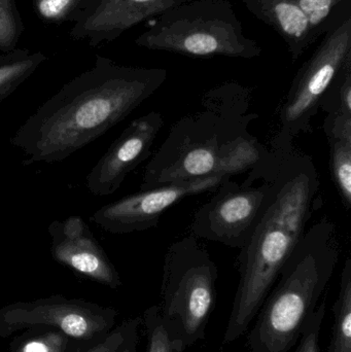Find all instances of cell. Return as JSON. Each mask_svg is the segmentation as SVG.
I'll use <instances>...</instances> for the list:
<instances>
[{"label":"cell","instance_id":"obj_18","mask_svg":"<svg viewBox=\"0 0 351 352\" xmlns=\"http://www.w3.org/2000/svg\"><path fill=\"white\" fill-rule=\"evenodd\" d=\"M71 340L57 329H29L12 341L10 352H71Z\"/></svg>","mask_w":351,"mask_h":352},{"label":"cell","instance_id":"obj_28","mask_svg":"<svg viewBox=\"0 0 351 352\" xmlns=\"http://www.w3.org/2000/svg\"><path fill=\"white\" fill-rule=\"evenodd\" d=\"M80 347L78 346V347H76V349H74L73 351H72L71 352H80Z\"/></svg>","mask_w":351,"mask_h":352},{"label":"cell","instance_id":"obj_22","mask_svg":"<svg viewBox=\"0 0 351 352\" xmlns=\"http://www.w3.org/2000/svg\"><path fill=\"white\" fill-rule=\"evenodd\" d=\"M142 324L148 339L146 352H174L161 322L158 306H150L144 311Z\"/></svg>","mask_w":351,"mask_h":352},{"label":"cell","instance_id":"obj_3","mask_svg":"<svg viewBox=\"0 0 351 352\" xmlns=\"http://www.w3.org/2000/svg\"><path fill=\"white\" fill-rule=\"evenodd\" d=\"M247 91L227 82L206 93L205 111L172 126L146 165L140 190L210 175L233 176L257 166L268 153L247 130L258 116L233 109Z\"/></svg>","mask_w":351,"mask_h":352},{"label":"cell","instance_id":"obj_19","mask_svg":"<svg viewBox=\"0 0 351 352\" xmlns=\"http://www.w3.org/2000/svg\"><path fill=\"white\" fill-rule=\"evenodd\" d=\"M332 180L346 210L351 208V142L329 140Z\"/></svg>","mask_w":351,"mask_h":352},{"label":"cell","instance_id":"obj_15","mask_svg":"<svg viewBox=\"0 0 351 352\" xmlns=\"http://www.w3.org/2000/svg\"><path fill=\"white\" fill-rule=\"evenodd\" d=\"M43 52L14 49L0 55V102L24 84L45 61Z\"/></svg>","mask_w":351,"mask_h":352},{"label":"cell","instance_id":"obj_7","mask_svg":"<svg viewBox=\"0 0 351 352\" xmlns=\"http://www.w3.org/2000/svg\"><path fill=\"white\" fill-rule=\"evenodd\" d=\"M351 60V16L321 37L319 47L301 66L280 111L275 150L292 148L293 140L311 131V122L336 76Z\"/></svg>","mask_w":351,"mask_h":352},{"label":"cell","instance_id":"obj_8","mask_svg":"<svg viewBox=\"0 0 351 352\" xmlns=\"http://www.w3.org/2000/svg\"><path fill=\"white\" fill-rule=\"evenodd\" d=\"M263 178V184H237L227 180L216 194L194 213L190 235L241 250L249 242L267 204L270 182L261 164L253 167L251 182Z\"/></svg>","mask_w":351,"mask_h":352},{"label":"cell","instance_id":"obj_10","mask_svg":"<svg viewBox=\"0 0 351 352\" xmlns=\"http://www.w3.org/2000/svg\"><path fill=\"white\" fill-rule=\"evenodd\" d=\"M232 176L214 175L139 190L100 207L91 221L111 234L146 231L158 225L163 213L188 197L214 190Z\"/></svg>","mask_w":351,"mask_h":352},{"label":"cell","instance_id":"obj_24","mask_svg":"<svg viewBox=\"0 0 351 352\" xmlns=\"http://www.w3.org/2000/svg\"><path fill=\"white\" fill-rule=\"evenodd\" d=\"M326 304H327V297L324 296L321 303L307 320L304 330L297 343L296 351L294 352H321L319 339H321V327L327 312Z\"/></svg>","mask_w":351,"mask_h":352},{"label":"cell","instance_id":"obj_2","mask_svg":"<svg viewBox=\"0 0 351 352\" xmlns=\"http://www.w3.org/2000/svg\"><path fill=\"white\" fill-rule=\"evenodd\" d=\"M260 164L270 182L263 214L237 256L239 283L223 344L238 340L251 327L286 261L306 231L319 190L313 159L292 148L275 150Z\"/></svg>","mask_w":351,"mask_h":352},{"label":"cell","instance_id":"obj_25","mask_svg":"<svg viewBox=\"0 0 351 352\" xmlns=\"http://www.w3.org/2000/svg\"><path fill=\"white\" fill-rule=\"evenodd\" d=\"M140 322H141L140 318L126 320L121 326L117 327L115 330H111V333L101 339L96 345L80 352H119L133 327L139 324Z\"/></svg>","mask_w":351,"mask_h":352},{"label":"cell","instance_id":"obj_23","mask_svg":"<svg viewBox=\"0 0 351 352\" xmlns=\"http://www.w3.org/2000/svg\"><path fill=\"white\" fill-rule=\"evenodd\" d=\"M35 12L47 22L71 20L84 0H32Z\"/></svg>","mask_w":351,"mask_h":352},{"label":"cell","instance_id":"obj_27","mask_svg":"<svg viewBox=\"0 0 351 352\" xmlns=\"http://www.w3.org/2000/svg\"><path fill=\"white\" fill-rule=\"evenodd\" d=\"M141 322L139 324H136L133 327L131 332L128 335L127 339H126L125 343H124L123 347L119 352H138V331H139L140 326H141Z\"/></svg>","mask_w":351,"mask_h":352},{"label":"cell","instance_id":"obj_26","mask_svg":"<svg viewBox=\"0 0 351 352\" xmlns=\"http://www.w3.org/2000/svg\"><path fill=\"white\" fill-rule=\"evenodd\" d=\"M328 140H336L351 142V116L336 111L328 113L324 123Z\"/></svg>","mask_w":351,"mask_h":352},{"label":"cell","instance_id":"obj_14","mask_svg":"<svg viewBox=\"0 0 351 352\" xmlns=\"http://www.w3.org/2000/svg\"><path fill=\"white\" fill-rule=\"evenodd\" d=\"M251 14L271 27L288 47L293 62L308 50L317 38L310 24L294 0H241Z\"/></svg>","mask_w":351,"mask_h":352},{"label":"cell","instance_id":"obj_11","mask_svg":"<svg viewBox=\"0 0 351 352\" xmlns=\"http://www.w3.org/2000/svg\"><path fill=\"white\" fill-rule=\"evenodd\" d=\"M187 1L190 0H84L72 16L69 34L97 47Z\"/></svg>","mask_w":351,"mask_h":352},{"label":"cell","instance_id":"obj_6","mask_svg":"<svg viewBox=\"0 0 351 352\" xmlns=\"http://www.w3.org/2000/svg\"><path fill=\"white\" fill-rule=\"evenodd\" d=\"M135 43L191 58L255 59L263 51L247 36L229 0H190L155 19Z\"/></svg>","mask_w":351,"mask_h":352},{"label":"cell","instance_id":"obj_13","mask_svg":"<svg viewBox=\"0 0 351 352\" xmlns=\"http://www.w3.org/2000/svg\"><path fill=\"white\" fill-rule=\"evenodd\" d=\"M47 232L51 254L58 264L111 289L123 285L115 265L82 217L72 215L52 221Z\"/></svg>","mask_w":351,"mask_h":352},{"label":"cell","instance_id":"obj_20","mask_svg":"<svg viewBox=\"0 0 351 352\" xmlns=\"http://www.w3.org/2000/svg\"><path fill=\"white\" fill-rule=\"evenodd\" d=\"M319 109L327 113L351 116V60L340 70L321 100Z\"/></svg>","mask_w":351,"mask_h":352},{"label":"cell","instance_id":"obj_21","mask_svg":"<svg viewBox=\"0 0 351 352\" xmlns=\"http://www.w3.org/2000/svg\"><path fill=\"white\" fill-rule=\"evenodd\" d=\"M24 31L22 18L14 0H0V52L16 49Z\"/></svg>","mask_w":351,"mask_h":352},{"label":"cell","instance_id":"obj_1","mask_svg":"<svg viewBox=\"0 0 351 352\" xmlns=\"http://www.w3.org/2000/svg\"><path fill=\"white\" fill-rule=\"evenodd\" d=\"M164 68L135 67L96 56L94 66L64 84L20 126L10 144L23 165L62 162L92 144L166 82Z\"/></svg>","mask_w":351,"mask_h":352},{"label":"cell","instance_id":"obj_5","mask_svg":"<svg viewBox=\"0 0 351 352\" xmlns=\"http://www.w3.org/2000/svg\"><path fill=\"white\" fill-rule=\"evenodd\" d=\"M216 263L192 235L169 246L163 265L161 322L174 352H185L205 338L216 306Z\"/></svg>","mask_w":351,"mask_h":352},{"label":"cell","instance_id":"obj_9","mask_svg":"<svg viewBox=\"0 0 351 352\" xmlns=\"http://www.w3.org/2000/svg\"><path fill=\"white\" fill-rule=\"evenodd\" d=\"M113 308L82 299L54 295L30 302H14L0 308V338L34 328L61 331L72 340L104 338L117 320Z\"/></svg>","mask_w":351,"mask_h":352},{"label":"cell","instance_id":"obj_12","mask_svg":"<svg viewBox=\"0 0 351 352\" xmlns=\"http://www.w3.org/2000/svg\"><path fill=\"white\" fill-rule=\"evenodd\" d=\"M163 126L164 119L159 111L132 121L87 176L90 192L103 197L117 192L128 175L150 156Z\"/></svg>","mask_w":351,"mask_h":352},{"label":"cell","instance_id":"obj_16","mask_svg":"<svg viewBox=\"0 0 351 352\" xmlns=\"http://www.w3.org/2000/svg\"><path fill=\"white\" fill-rule=\"evenodd\" d=\"M334 322L327 352H351V260L346 258L339 294L333 306Z\"/></svg>","mask_w":351,"mask_h":352},{"label":"cell","instance_id":"obj_4","mask_svg":"<svg viewBox=\"0 0 351 352\" xmlns=\"http://www.w3.org/2000/svg\"><path fill=\"white\" fill-rule=\"evenodd\" d=\"M341 254L337 226L324 217L305 231L247 337V352H293L319 304Z\"/></svg>","mask_w":351,"mask_h":352},{"label":"cell","instance_id":"obj_17","mask_svg":"<svg viewBox=\"0 0 351 352\" xmlns=\"http://www.w3.org/2000/svg\"><path fill=\"white\" fill-rule=\"evenodd\" d=\"M302 10L317 41L351 16V0H294Z\"/></svg>","mask_w":351,"mask_h":352}]
</instances>
